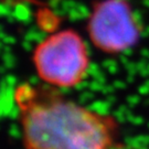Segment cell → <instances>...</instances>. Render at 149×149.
<instances>
[{"label":"cell","instance_id":"obj_3","mask_svg":"<svg viewBox=\"0 0 149 149\" xmlns=\"http://www.w3.org/2000/svg\"><path fill=\"white\" fill-rule=\"evenodd\" d=\"M86 30L93 47L107 55L132 50L141 37V26L128 0L94 1Z\"/></svg>","mask_w":149,"mask_h":149},{"label":"cell","instance_id":"obj_2","mask_svg":"<svg viewBox=\"0 0 149 149\" xmlns=\"http://www.w3.org/2000/svg\"><path fill=\"white\" fill-rule=\"evenodd\" d=\"M31 60L40 82L59 90L79 86L91 70L87 44L74 29L59 30L43 38L34 47Z\"/></svg>","mask_w":149,"mask_h":149},{"label":"cell","instance_id":"obj_1","mask_svg":"<svg viewBox=\"0 0 149 149\" xmlns=\"http://www.w3.org/2000/svg\"><path fill=\"white\" fill-rule=\"evenodd\" d=\"M23 149H117L120 126L111 114L94 111L47 84L24 82L16 86Z\"/></svg>","mask_w":149,"mask_h":149}]
</instances>
